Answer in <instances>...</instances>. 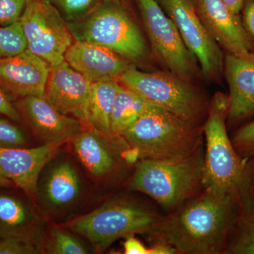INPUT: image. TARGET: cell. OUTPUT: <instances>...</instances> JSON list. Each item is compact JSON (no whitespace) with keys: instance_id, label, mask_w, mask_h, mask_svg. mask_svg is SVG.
I'll list each match as a JSON object with an SVG mask.
<instances>
[{"instance_id":"1","label":"cell","mask_w":254,"mask_h":254,"mask_svg":"<svg viewBox=\"0 0 254 254\" xmlns=\"http://www.w3.org/2000/svg\"><path fill=\"white\" fill-rule=\"evenodd\" d=\"M242 208L233 195L203 190L163 216L148 236L176 254H225Z\"/></svg>"},{"instance_id":"2","label":"cell","mask_w":254,"mask_h":254,"mask_svg":"<svg viewBox=\"0 0 254 254\" xmlns=\"http://www.w3.org/2000/svg\"><path fill=\"white\" fill-rule=\"evenodd\" d=\"M228 95L217 92L210 99L202 126L205 140L203 190L233 195L242 208L254 203V160L240 156L227 133Z\"/></svg>"},{"instance_id":"3","label":"cell","mask_w":254,"mask_h":254,"mask_svg":"<svg viewBox=\"0 0 254 254\" xmlns=\"http://www.w3.org/2000/svg\"><path fill=\"white\" fill-rule=\"evenodd\" d=\"M120 0H99L83 17L67 22L75 41L113 50L135 66L160 69L144 29Z\"/></svg>"},{"instance_id":"4","label":"cell","mask_w":254,"mask_h":254,"mask_svg":"<svg viewBox=\"0 0 254 254\" xmlns=\"http://www.w3.org/2000/svg\"><path fill=\"white\" fill-rule=\"evenodd\" d=\"M123 136L138 160L173 161L201 148L203 133L202 127L158 107L138 119Z\"/></svg>"},{"instance_id":"5","label":"cell","mask_w":254,"mask_h":254,"mask_svg":"<svg viewBox=\"0 0 254 254\" xmlns=\"http://www.w3.org/2000/svg\"><path fill=\"white\" fill-rule=\"evenodd\" d=\"M163 218L141 202L118 197L60 225L86 239L93 251L100 254L119 239L136 234L150 235Z\"/></svg>"},{"instance_id":"6","label":"cell","mask_w":254,"mask_h":254,"mask_svg":"<svg viewBox=\"0 0 254 254\" xmlns=\"http://www.w3.org/2000/svg\"><path fill=\"white\" fill-rule=\"evenodd\" d=\"M203 146L182 160H139L128 189L148 195L170 213L203 190Z\"/></svg>"},{"instance_id":"7","label":"cell","mask_w":254,"mask_h":254,"mask_svg":"<svg viewBox=\"0 0 254 254\" xmlns=\"http://www.w3.org/2000/svg\"><path fill=\"white\" fill-rule=\"evenodd\" d=\"M120 83L187 123L202 127L208 117L210 99L198 82L163 69L145 71L132 66L122 75Z\"/></svg>"},{"instance_id":"8","label":"cell","mask_w":254,"mask_h":254,"mask_svg":"<svg viewBox=\"0 0 254 254\" xmlns=\"http://www.w3.org/2000/svg\"><path fill=\"white\" fill-rule=\"evenodd\" d=\"M86 194L84 181L76 163L59 150L41 170L33 200L48 220L63 224L72 219Z\"/></svg>"},{"instance_id":"9","label":"cell","mask_w":254,"mask_h":254,"mask_svg":"<svg viewBox=\"0 0 254 254\" xmlns=\"http://www.w3.org/2000/svg\"><path fill=\"white\" fill-rule=\"evenodd\" d=\"M143 29L160 69L185 79L202 80L201 70L173 21L155 0H137Z\"/></svg>"},{"instance_id":"10","label":"cell","mask_w":254,"mask_h":254,"mask_svg":"<svg viewBox=\"0 0 254 254\" xmlns=\"http://www.w3.org/2000/svg\"><path fill=\"white\" fill-rule=\"evenodd\" d=\"M19 22L28 50L51 67L64 61L75 39L58 10L42 0H29Z\"/></svg>"},{"instance_id":"11","label":"cell","mask_w":254,"mask_h":254,"mask_svg":"<svg viewBox=\"0 0 254 254\" xmlns=\"http://www.w3.org/2000/svg\"><path fill=\"white\" fill-rule=\"evenodd\" d=\"M173 21L182 39L199 64L203 81L222 83L225 53L200 21L193 0H155Z\"/></svg>"},{"instance_id":"12","label":"cell","mask_w":254,"mask_h":254,"mask_svg":"<svg viewBox=\"0 0 254 254\" xmlns=\"http://www.w3.org/2000/svg\"><path fill=\"white\" fill-rule=\"evenodd\" d=\"M69 143L87 175L100 183L111 178L126 163L125 155L131 149L123 136H106L87 127Z\"/></svg>"},{"instance_id":"13","label":"cell","mask_w":254,"mask_h":254,"mask_svg":"<svg viewBox=\"0 0 254 254\" xmlns=\"http://www.w3.org/2000/svg\"><path fill=\"white\" fill-rule=\"evenodd\" d=\"M15 106L41 145L61 147L85 128L79 120L60 113L44 96L23 97Z\"/></svg>"},{"instance_id":"14","label":"cell","mask_w":254,"mask_h":254,"mask_svg":"<svg viewBox=\"0 0 254 254\" xmlns=\"http://www.w3.org/2000/svg\"><path fill=\"white\" fill-rule=\"evenodd\" d=\"M91 85L64 60L50 68L44 97L60 113L86 127Z\"/></svg>"},{"instance_id":"15","label":"cell","mask_w":254,"mask_h":254,"mask_svg":"<svg viewBox=\"0 0 254 254\" xmlns=\"http://www.w3.org/2000/svg\"><path fill=\"white\" fill-rule=\"evenodd\" d=\"M193 1L205 31L224 53L244 59H254L242 28L240 14H233L223 0Z\"/></svg>"},{"instance_id":"16","label":"cell","mask_w":254,"mask_h":254,"mask_svg":"<svg viewBox=\"0 0 254 254\" xmlns=\"http://www.w3.org/2000/svg\"><path fill=\"white\" fill-rule=\"evenodd\" d=\"M48 220L28 195L23 198L0 193V237L23 239L42 250L50 225Z\"/></svg>"},{"instance_id":"17","label":"cell","mask_w":254,"mask_h":254,"mask_svg":"<svg viewBox=\"0 0 254 254\" xmlns=\"http://www.w3.org/2000/svg\"><path fill=\"white\" fill-rule=\"evenodd\" d=\"M224 78L229 88L227 127L236 129L254 118V58L225 53Z\"/></svg>"},{"instance_id":"18","label":"cell","mask_w":254,"mask_h":254,"mask_svg":"<svg viewBox=\"0 0 254 254\" xmlns=\"http://www.w3.org/2000/svg\"><path fill=\"white\" fill-rule=\"evenodd\" d=\"M51 66L26 49L10 58L0 59V88L9 94L44 96Z\"/></svg>"},{"instance_id":"19","label":"cell","mask_w":254,"mask_h":254,"mask_svg":"<svg viewBox=\"0 0 254 254\" xmlns=\"http://www.w3.org/2000/svg\"><path fill=\"white\" fill-rule=\"evenodd\" d=\"M64 60L91 83L118 81L134 65L113 50L90 42L75 41L66 50Z\"/></svg>"},{"instance_id":"20","label":"cell","mask_w":254,"mask_h":254,"mask_svg":"<svg viewBox=\"0 0 254 254\" xmlns=\"http://www.w3.org/2000/svg\"><path fill=\"white\" fill-rule=\"evenodd\" d=\"M60 148L48 145L32 148L0 147V175L33 200L41 170Z\"/></svg>"},{"instance_id":"21","label":"cell","mask_w":254,"mask_h":254,"mask_svg":"<svg viewBox=\"0 0 254 254\" xmlns=\"http://www.w3.org/2000/svg\"><path fill=\"white\" fill-rule=\"evenodd\" d=\"M121 83L105 81L92 83L88 107L87 127H91L106 136H113L111 116L114 103Z\"/></svg>"},{"instance_id":"22","label":"cell","mask_w":254,"mask_h":254,"mask_svg":"<svg viewBox=\"0 0 254 254\" xmlns=\"http://www.w3.org/2000/svg\"><path fill=\"white\" fill-rule=\"evenodd\" d=\"M158 108L136 92L121 84L111 116L113 136H123L125 132L144 114Z\"/></svg>"},{"instance_id":"23","label":"cell","mask_w":254,"mask_h":254,"mask_svg":"<svg viewBox=\"0 0 254 254\" xmlns=\"http://www.w3.org/2000/svg\"><path fill=\"white\" fill-rule=\"evenodd\" d=\"M225 254H254V203L241 210Z\"/></svg>"},{"instance_id":"24","label":"cell","mask_w":254,"mask_h":254,"mask_svg":"<svg viewBox=\"0 0 254 254\" xmlns=\"http://www.w3.org/2000/svg\"><path fill=\"white\" fill-rule=\"evenodd\" d=\"M78 235L60 224L49 225L46 240L43 243V254H86L91 253Z\"/></svg>"},{"instance_id":"25","label":"cell","mask_w":254,"mask_h":254,"mask_svg":"<svg viewBox=\"0 0 254 254\" xmlns=\"http://www.w3.org/2000/svg\"><path fill=\"white\" fill-rule=\"evenodd\" d=\"M27 49L19 21L0 27V59L20 54Z\"/></svg>"},{"instance_id":"26","label":"cell","mask_w":254,"mask_h":254,"mask_svg":"<svg viewBox=\"0 0 254 254\" xmlns=\"http://www.w3.org/2000/svg\"><path fill=\"white\" fill-rule=\"evenodd\" d=\"M55 7L67 22L77 21L94 6L95 0H42Z\"/></svg>"},{"instance_id":"27","label":"cell","mask_w":254,"mask_h":254,"mask_svg":"<svg viewBox=\"0 0 254 254\" xmlns=\"http://www.w3.org/2000/svg\"><path fill=\"white\" fill-rule=\"evenodd\" d=\"M29 138L21 127L5 118H0V147L28 148Z\"/></svg>"},{"instance_id":"28","label":"cell","mask_w":254,"mask_h":254,"mask_svg":"<svg viewBox=\"0 0 254 254\" xmlns=\"http://www.w3.org/2000/svg\"><path fill=\"white\" fill-rule=\"evenodd\" d=\"M231 140L235 150L242 158L254 160V120L237 128Z\"/></svg>"},{"instance_id":"29","label":"cell","mask_w":254,"mask_h":254,"mask_svg":"<svg viewBox=\"0 0 254 254\" xmlns=\"http://www.w3.org/2000/svg\"><path fill=\"white\" fill-rule=\"evenodd\" d=\"M43 254L39 247L23 239L0 237V254Z\"/></svg>"},{"instance_id":"30","label":"cell","mask_w":254,"mask_h":254,"mask_svg":"<svg viewBox=\"0 0 254 254\" xmlns=\"http://www.w3.org/2000/svg\"><path fill=\"white\" fill-rule=\"evenodd\" d=\"M29 0H0V27L19 21Z\"/></svg>"},{"instance_id":"31","label":"cell","mask_w":254,"mask_h":254,"mask_svg":"<svg viewBox=\"0 0 254 254\" xmlns=\"http://www.w3.org/2000/svg\"><path fill=\"white\" fill-rule=\"evenodd\" d=\"M240 14L249 49L254 55V0H245Z\"/></svg>"},{"instance_id":"32","label":"cell","mask_w":254,"mask_h":254,"mask_svg":"<svg viewBox=\"0 0 254 254\" xmlns=\"http://www.w3.org/2000/svg\"><path fill=\"white\" fill-rule=\"evenodd\" d=\"M0 115L14 122L20 121V115L9 94L0 88Z\"/></svg>"},{"instance_id":"33","label":"cell","mask_w":254,"mask_h":254,"mask_svg":"<svg viewBox=\"0 0 254 254\" xmlns=\"http://www.w3.org/2000/svg\"><path fill=\"white\" fill-rule=\"evenodd\" d=\"M125 239L126 241L124 243L125 254H156L154 246L148 248L134 235H131Z\"/></svg>"},{"instance_id":"34","label":"cell","mask_w":254,"mask_h":254,"mask_svg":"<svg viewBox=\"0 0 254 254\" xmlns=\"http://www.w3.org/2000/svg\"><path fill=\"white\" fill-rule=\"evenodd\" d=\"M223 1L233 14H240L245 0H223Z\"/></svg>"},{"instance_id":"35","label":"cell","mask_w":254,"mask_h":254,"mask_svg":"<svg viewBox=\"0 0 254 254\" xmlns=\"http://www.w3.org/2000/svg\"><path fill=\"white\" fill-rule=\"evenodd\" d=\"M15 187L12 182L0 175V188H12Z\"/></svg>"},{"instance_id":"36","label":"cell","mask_w":254,"mask_h":254,"mask_svg":"<svg viewBox=\"0 0 254 254\" xmlns=\"http://www.w3.org/2000/svg\"><path fill=\"white\" fill-rule=\"evenodd\" d=\"M120 1H121L124 4H127L129 1V0H120Z\"/></svg>"}]
</instances>
